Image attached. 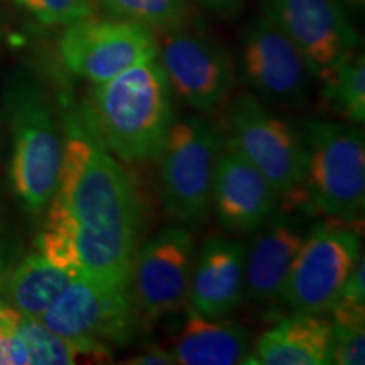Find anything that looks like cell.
Segmentation results:
<instances>
[{
	"instance_id": "4fadbf2b",
	"label": "cell",
	"mask_w": 365,
	"mask_h": 365,
	"mask_svg": "<svg viewBox=\"0 0 365 365\" xmlns=\"http://www.w3.org/2000/svg\"><path fill=\"white\" fill-rule=\"evenodd\" d=\"M262 12L298 48L313 78L322 80L359 48L341 0H266Z\"/></svg>"
},
{
	"instance_id": "7402d4cb",
	"label": "cell",
	"mask_w": 365,
	"mask_h": 365,
	"mask_svg": "<svg viewBox=\"0 0 365 365\" xmlns=\"http://www.w3.org/2000/svg\"><path fill=\"white\" fill-rule=\"evenodd\" d=\"M16 335L24 341L31 365H70L80 357L65 339L49 330L39 318L19 313Z\"/></svg>"
},
{
	"instance_id": "44dd1931",
	"label": "cell",
	"mask_w": 365,
	"mask_h": 365,
	"mask_svg": "<svg viewBox=\"0 0 365 365\" xmlns=\"http://www.w3.org/2000/svg\"><path fill=\"white\" fill-rule=\"evenodd\" d=\"M102 4L112 17L137 22L158 33L186 26L190 17V0H102Z\"/></svg>"
},
{
	"instance_id": "d4e9b609",
	"label": "cell",
	"mask_w": 365,
	"mask_h": 365,
	"mask_svg": "<svg viewBox=\"0 0 365 365\" xmlns=\"http://www.w3.org/2000/svg\"><path fill=\"white\" fill-rule=\"evenodd\" d=\"M19 312L0 301V365H31L24 341L16 335Z\"/></svg>"
},
{
	"instance_id": "7a4b0ae2",
	"label": "cell",
	"mask_w": 365,
	"mask_h": 365,
	"mask_svg": "<svg viewBox=\"0 0 365 365\" xmlns=\"http://www.w3.org/2000/svg\"><path fill=\"white\" fill-rule=\"evenodd\" d=\"M91 135L124 164L158 159L176 118L175 95L158 59L91 83L80 107Z\"/></svg>"
},
{
	"instance_id": "d6986e66",
	"label": "cell",
	"mask_w": 365,
	"mask_h": 365,
	"mask_svg": "<svg viewBox=\"0 0 365 365\" xmlns=\"http://www.w3.org/2000/svg\"><path fill=\"white\" fill-rule=\"evenodd\" d=\"M66 269L44 257L41 252L26 255L4 279L2 303L31 318L43 317L63 289L75 279Z\"/></svg>"
},
{
	"instance_id": "603a6c76",
	"label": "cell",
	"mask_w": 365,
	"mask_h": 365,
	"mask_svg": "<svg viewBox=\"0 0 365 365\" xmlns=\"http://www.w3.org/2000/svg\"><path fill=\"white\" fill-rule=\"evenodd\" d=\"M48 26H70L95 16V0H14Z\"/></svg>"
},
{
	"instance_id": "30bf717a",
	"label": "cell",
	"mask_w": 365,
	"mask_h": 365,
	"mask_svg": "<svg viewBox=\"0 0 365 365\" xmlns=\"http://www.w3.org/2000/svg\"><path fill=\"white\" fill-rule=\"evenodd\" d=\"M362 254V237L345 227L319 225L308 232L296 255L282 303L293 312L328 313Z\"/></svg>"
},
{
	"instance_id": "484cf974",
	"label": "cell",
	"mask_w": 365,
	"mask_h": 365,
	"mask_svg": "<svg viewBox=\"0 0 365 365\" xmlns=\"http://www.w3.org/2000/svg\"><path fill=\"white\" fill-rule=\"evenodd\" d=\"M122 364L129 365H175V355L171 349H164L161 345H149L139 354L132 355L130 359L124 360Z\"/></svg>"
},
{
	"instance_id": "3957f363",
	"label": "cell",
	"mask_w": 365,
	"mask_h": 365,
	"mask_svg": "<svg viewBox=\"0 0 365 365\" xmlns=\"http://www.w3.org/2000/svg\"><path fill=\"white\" fill-rule=\"evenodd\" d=\"M2 110L12 137L11 186L21 207L41 215L56 193L63 122L48 90L24 71L2 86Z\"/></svg>"
},
{
	"instance_id": "8fae6325",
	"label": "cell",
	"mask_w": 365,
	"mask_h": 365,
	"mask_svg": "<svg viewBox=\"0 0 365 365\" xmlns=\"http://www.w3.org/2000/svg\"><path fill=\"white\" fill-rule=\"evenodd\" d=\"M196 245L190 228L166 227L137 249L129 289L145 319H159L188 303Z\"/></svg>"
},
{
	"instance_id": "5b68a950",
	"label": "cell",
	"mask_w": 365,
	"mask_h": 365,
	"mask_svg": "<svg viewBox=\"0 0 365 365\" xmlns=\"http://www.w3.org/2000/svg\"><path fill=\"white\" fill-rule=\"evenodd\" d=\"M140 318L129 287L75 277L41 322L65 339L80 357L102 362L112 357L113 349L135 340Z\"/></svg>"
},
{
	"instance_id": "6da1fadb",
	"label": "cell",
	"mask_w": 365,
	"mask_h": 365,
	"mask_svg": "<svg viewBox=\"0 0 365 365\" xmlns=\"http://www.w3.org/2000/svg\"><path fill=\"white\" fill-rule=\"evenodd\" d=\"M56 193L44 228L71 254L78 277L129 287L143 244V202L124 163L91 135L78 110L65 112Z\"/></svg>"
},
{
	"instance_id": "83f0119b",
	"label": "cell",
	"mask_w": 365,
	"mask_h": 365,
	"mask_svg": "<svg viewBox=\"0 0 365 365\" xmlns=\"http://www.w3.org/2000/svg\"><path fill=\"white\" fill-rule=\"evenodd\" d=\"M346 2H350V4H352V6H355V7H364L365 0H346Z\"/></svg>"
},
{
	"instance_id": "4316f807",
	"label": "cell",
	"mask_w": 365,
	"mask_h": 365,
	"mask_svg": "<svg viewBox=\"0 0 365 365\" xmlns=\"http://www.w3.org/2000/svg\"><path fill=\"white\" fill-rule=\"evenodd\" d=\"M200 2L210 11L222 14V16H230L242 6V0H200Z\"/></svg>"
},
{
	"instance_id": "277c9868",
	"label": "cell",
	"mask_w": 365,
	"mask_h": 365,
	"mask_svg": "<svg viewBox=\"0 0 365 365\" xmlns=\"http://www.w3.org/2000/svg\"><path fill=\"white\" fill-rule=\"evenodd\" d=\"M304 196L323 215L362 220L365 210V137L362 125L309 118L301 125Z\"/></svg>"
},
{
	"instance_id": "5bb4252c",
	"label": "cell",
	"mask_w": 365,
	"mask_h": 365,
	"mask_svg": "<svg viewBox=\"0 0 365 365\" xmlns=\"http://www.w3.org/2000/svg\"><path fill=\"white\" fill-rule=\"evenodd\" d=\"M279 196L249 159L223 140L212 191V212L227 232H255L277 212Z\"/></svg>"
},
{
	"instance_id": "8992f818",
	"label": "cell",
	"mask_w": 365,
	"mask_h": 365,
	"mask_svg": "<svg viewBox=\"0 0 365 365\" xmlns=\"http://www.w3.org/2000/svg\"><path fill=\"white\" fill-rule=\"evenodd\" d=\"M223 139L208 118H175L159 153V191L176 225L202 227L212 213L213 178Z\"/></svg>"
},
{
	"instance_id": "7c38bea8",
	"label": "cell",
	"mask_w": 365,
	"mask_h": 365,
	"mask_svg": "<svg viewBox=\"0 0 365 365\" xmlns=\"http://www.w3.org/2000/svg\"><path fill=\"white\" fill-rule=\"evenodd\" d=\"M237 76L254 97L274 107L303 103L313 78L298 48L264 12L242 33Z\"/></svg>"
},
{
	"instance_id": "ac0fdd59",
	"label": "cell",
	"mask_w": 365,
	"mask_h": 365,
	"mask_svg": "<svg viewBox=\"0 0 365 365\" xmlns=\"http://www.w3.org/2000/svg\"><path fill=\"white\" fill-rule=\"evenodd\" d=\"M171 350L181 365L244 364L250 352V336L240 323L207 317L186 303L185 319Z\"/></svg>"
},
{
	"instance_id": "52a82bcc",
	"label": "cell",
	"mask_w": 365,
	"mask_h": 365,
	"mask_svg": "<svg viewBox=\"0 0 365 365\" xmlns=\"http://www.w3.org/2000/svg\"><path fill=\"white\" fill-rule=\"evenodd\" d=\"M227 139L267 178L287 208L307 202L299 132L252 93H242L225 112Z\"/></svg>"
},
{
	"instance_id": "9a60e30c",
	"label": "cell",
	"mask_w": 365,
	"mask_h": 365,
	"mask_svg": "<svg viewBox=\"0 0 365 365\" xmlns=\"http://www.w3.org/2000/svg\"><path fill=\"white\" fill-rule=\"evenodd\" d=\"M308 232L286 213H274L245 250L244 298L255 307L282 303L291 267Z\"/></svg>"
},
{
	"instance_id": "9c48e42d",
	"label": "cell",
	"mask_w": 365,
	"mask_h": 365,
	"mask_svg": "<svg viewBox=\"0 0 365 365\" xmlns=\"http://www.w3.org/2000/svg\"><path fill=\"white\" fill-rule=\"evenodd\" d=\"M156 34L137 22L97 19L95 16L66 26L59 39V56L65 68L78 78L100 83L127 68L154 59Z\"/></svg>"
},
{
	"instance_id": "e0dca14e",
	"label": "cell",
	"mask_w": 365,
	"mask_h": 365,
	"mask_svg": "<svg viewBox=\"0 0 365 365\" xmlns=\"http://www.w3.org/2000/svg\"><path fill=\"white\" fill-rule=\"evenodd\" d=\"M330 336V319L318 313L293 312L259 336L244 364L328 365Z\"/></svg>"
},
{
	"instance_id": "2e32d148",
	"label": "cell",
	"mask_w": 365,
	"mask_h": 365,
	"mask_svg": "<svg viewBox=\"0 0 365 365\" xmlns=\"http://www.w3.org/2000/svg\"><path fill=\"white\" fill-rule=\"evenodd\" d=\"M247 244L213 235L196 252L188 304L207 317H227L244 299Z\"/></svg>"
},
{
	"instance_id": "cb8c5ba5",
	"label": "cell",
	"mask_w": 365,
	"mask_h": 365,
	"mask_svg": "<svg viewBox=\"0 0 365 365\" xmlns=\"http://www.w3.org/2000/svg\"><path fill=\"white\" fill-rule=\"evenodd\" d=\"M331 325L330 364L335 365H364L365 364V325Z\"/></svg>"
},
{
	"instance_id": "ffe728a7",
	"label": "cell",
	"mask_w": 365,
	"mask_h": 365,
	"mask_svg": "<svg viewBox=\"0 0 365 365\" xmlns=\"http://www.w3.org/2000/svg\"><path fill=\"white\" fill-rule=\"evenodd\" d=\"M322 98L333 113L354 125L365 120V59L355 51L322 78Z\"/></svg>"
},
{
	"instance_id": "ba28073f",
	"label": "cell",
	"mask_w": 365,
	"mask_h": 365,
	"mask_svg": "<svg viewBox=\"0 0 365 365\" xmlns=\"http://www.w3.org/2000/svg\"><path fill=\"white\" fill-rule=\"evenodd\" d=\"M158 54L173 95L195 110L210 113L230 98L237 83L232 54L212 36L185 26L159 31Z\"/></svg>"
}]
</instances>
